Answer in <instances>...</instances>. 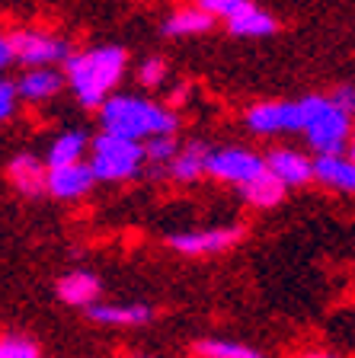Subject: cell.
<instances>
[{
  "mask_svg": "<svg viewBox=\"0 0 355 358\" xmlns=\"http://www.w3.org/2000/svg\"><path fill=\"white\" fill-rule=\"evenodd\" d=\"M125 48L118 45H99L77 55L71 52L64 61V83L83 109H99L125 74Z\"/></svg>",
  "mask_w": 355,
  "mask_h": 358,
  "instance_id": "cell-1",
  "label": "cell"
},
{
  "mask_svg": "<svg viewBox=\"0 0 355 358\" xmlns=\"http://www.w3.org/2000/svg\"><path fill=\"white\" fill-rule=\"evenodd\" d=\"M99 128L134 141H148L154 134L176 131L179 115L173 112V106H160L144 96H109L99 106Z\"/></svg>",
  "mask_w": 355,
  "mask_h": 358,
  "instance_id": "cell-2",
  "label": "cell"
},
{
  "mask_svg": "<svg viewBox=\"0 0 355 358\" xmlns=\"http://www.w3.org/2000/svg\"><path fill=\"white\" fill-rule=\"evenodd\" d=\"M352 115L333 103L330 96H311L301 99V134L307 138L311 150L317 154H342L352 138Z\"/></svg>",
  "mask_w": 355,
  "mask_h": 358,
  "instance_id": "cell-3",
  "label": "cell"
},
{
  "mask_svg": "<svg viewBox=\"0 0 355 358\" xmlns=\"http://www.w3.org/2000/svg\"><path fill=\"white\" fill-rule=\"evenodd\" d=\"M90 166L97 173V182H128V179L141 176V170L148 166L144 160V141L134 138H122V134H97L90 141Z\"/></svg>",
  "mask_w": 355,
  "mask_h": 358,
  "instance_id": "cell-4",
  "label": "cell"
},
{
  "mask_svg": "<svg viewBox=\"0 0 355 358\" xmlns=\"http://www.w3.org/2000/svg\"><path fill=\"white\" fill-rule=\"evenodd\" d=\"M266 170V157L256 154L250 148H221V150H208L205 173L218 182L228 186H244L253 176Z\"/></svg>",
  "mask_w": 355,
  "mask_h": 358,
  "instance_id": "cell-5",
  "label": "cell"
},
{
  "mask_svg": "<svg viewBox=\"0 0 355 358\" xmlns=\"http://www.w3.org/2000/svg\"><path fill=\"white\" fill-rule=\"evenodd\" d=\"M13 45V61L26 67L36 64H64L71 58V42L52 32H39V29H20L10 36Z\"/></svg>",
  "mask_w": 355,
  "mask_h": 358,
  "instance_id": "cell-6",
  "label": "cell"
},
{
  "mask_svg": "<svg viewBox=\"0 0 355 358\" xmlns=\"http://www.w3.org/2000/svg\"><path fill=\"white\" fill-rule=\"evenodd\" d=\"M246 128L253 134L272 138V134L301 131V99H272L246 109Z\"/></svg>",
  "mask_w": 355,
  "mask_h": 358,
  "instance_id": "cell-7",
  "label": "cell"
},
{
  "mask_svg": "<svg viewBox=\"0 0 355 358\" xmlns=\"http://www.w3.org/2000/svg\"><path fill=\"white\" fill-rule=\"evenodd\" d=\"M244 227H205V231L173 234L170 246L183 256H215L244 240Z\"/></svg>",
  "mask_w": 355,
  "mask_h": 358,
  "instance_id": "cell-8",
  "label": "cell"
},
{
  "mask_svg": "<svg viewBox=\"0 0 355 358\" xmlns=\"http://www.w3.org/2000/svg\"><path fill=\"white\" fill-rule=\"evenodd\" d=\"M97 186V173L90 166V160H77V164L64 166H48V179H45V192H52L55 199H81Z\"/></svg>",
  "mask_w": 355,
  "mask_h": 358,
  "instance_id": "cell-9",
  "label": "cell"
},
{
  "mask_svg": "<svg viewBox=\"0 0 355 358\" xmlns=\"http://www.w3.org/2000/svg\"><path fill=\"white\" fill-rule=\"evenodd\" d=\"M266 166L285 189L307 186L314 179V160L295 148H272L266 154Z\"/></svg>",
  "mask_w": 355,
  "mask_h": 358,
  "instance_id": "cell-10",
  "label": "cell"
},
{
  "mask_svg": "<svg viewBox=\"0 0 355 358\" xmlns=\"http://www.w3.org/2000/svg\"><path fill=\"white\" fill-rule=\"evenodd\" d=\"M314 179L330 192H355V160L342 154H317L314 157Z\"/></svg>",
  "mask_w": 355,
  "mask_h": 358,
  "instance_id": "cell-11",
  "label": "cell"
},
{
  "mask_svg": "<svg viewBox=\"0 0 355 358\" xmlns=\"http://www.w3.org/2000/svg\"><path fill=\"white\" fill-rule=\"evenodd\" d=\"M61 87H64V74L55 64H36L16 80V93L22 99H29V103H42V99L58 96Z\"/></svg>",
  "mask_w": 355,
  "mask_h": 358,
  "instance_id": "cell-12",
  "label": "cell"
},
{
  "mask_svg": "<svg viewBox=\"0 0 355 358\" xmlns=\"http://www.w3.org/2000/svg\"><path fill=\"white\" fill-rule=\"evenodd\" d=\"M224 26H228V32L230 36H237V38H266V36H272V32L279 29L275 16L266 13L263 7H256V3L244 7L240 13L230 16V20H224Z\"/></svg>",
  "mask_w": 355,
  "mask_h": 358,
  "instance_id": "cell-13",
  "label": "cell"
},
{
  "mask_svg": "<svg viewBox=\"0 0 355 358\" xmlns=\"http://www.w3.org/2000/svg\"><path fill=\"white\" fill-rule=\"evenodd\" d=\"M208 150L202 141H189V144H179L176 157L167 164V176L176 179V182H195V179L205 176V160H208Z\"/></svg>",
  "mask_w": 355,
  "mask_h": 358,
  "instance_id": "cell-14",
  "label": "cell"
},
{
  "mask_svg": "<svg viewBox=\"0 0 355 358\" xmlns=\"http://www.w3.org/2000/svg\"><path fill=\"white\" fill-rule=\"evenodd\" d=\"M87 313L106 327H144L154 317L148 304H97V301L87 307Z\"/></svg>",
  "mask_w": 355,
  "mask_h": 358,
  "instance_id": "cell-15",
  "label": "cell"
},
{
  "mask_svg": "<svg viewBox=\"0 0 355 358\" xmlns=\"http://www.w3.org/2000/svg\"><path fill=\"white\" fill-rule=\"evenodd\" d=\"M99 291H103L99 278L93 272H83V268H77L58 282V298L71 307H90L99 298Z\"/></svg>",
  "mask_w": 355,
  "mask_h": 358,
  "instance_id": "cell-16",
  "label": "cell"
},
{
  "mask_svg": "<svg viewBox=\"0 0 355 358\" xmlns=\"http://www.w3.org/2000/svg\"><path fill=\"white\" fill-rule=\"evenodd\" d=\"M10 179H13V186L20 189V192L42 195L45 179H48V164L32 154H20V157H13V164H10Z\"/></svg>",
  "mask_w": 355,
  "mask_h": 358,
  "instance_id": "cell-17",
  "label": "cell"
},
{
  "mask_svg": "<svg viewBox=\"0 0 355 358\" xmlns=\"http://www.w3.org/2000/svg\"><path fill=\"white\" fill-rule=\"evenodd\" d=\"M237 189H240L244 201L253 205V208H275V205L285 199V186L269 173V166L259 173V176H253L250 182H244V186H237Z\"/></svg>",
  "mask_w": 355,
  "mask_h": 358,
  "instance_id": "cell-18",
  "label": "cell"
},
{
  "mask_svg": "<svg viewBox=\"0 0 355 358\" xmlns=\"http://www.w3.org/2000/svg\"><path fill=\"white\" fill-rule=\"evenodd\" d=\"M215 26V16L205 13L202 7H186V10H176L170 20L163 22V36L170 38H186V36H202Z\"/></svg>",
  "mask_w": 355,
  "mask_h": 358,
  "instance_id": "cell-19",
  "label": "cell"
},
{
  "mask_svg": "<svg viewBox=\"0 0 355 358\" xmlns=\"http://www.w3.org/2000/svg\"><path fill=\"white\" fill-rule=\"evenodd\" d=\"M90 150V138L83 131H61L48 148L45 164L48 166H64V164H77L83 160V154Z\"/></svg>",
  "mask_w": 355,
  "mask_h": 358,
  "instance_id": "cell-20",
  "label": "cell"
},
{
  "mask_svg": "<svg viewBox=\"0 0 355 358\" xmlns=\"http://www.w3.org/2000/svg\"><path fill=\"white\" fill-rule=\"evenodd\" d=\"M195 355L199 358H266L259 349L234 343V339H202V343H195Z\"/></svg>",
  "mask_w": 355,
  "mask_h": 358,
  "instance_id": "cell-21",
  "label": "cell"
},
{
  "mask_svg": "<svg viewBox=\"0 0 355 358\" xmlns=\"http://www.w3.org/2000/svg\"><path fill=\"white\" fill-rule=\"evenodd\" d=\"M176 150L179 141L173 134H154V138L144 141V160H148V166L154 173H167V164L176 157Z\"/></svg>",
  "mask_w": 355,
  "mask_h": 358,
  "instance_id": "cell-22",
  "label": "cell"
},
{
  "mask_svg": "<svg viewBox=\"0 0 355 358\" xmlns=\"http://www.w3.org/2000/svg\"><path fill=\"white\" fill-rule=\"evenodd\" d=\"M253 0H195V7H202L205 13H211L215 20H230L234 13H240L244 7H250Z\"/></svg>",
  "mask_w": 355,
  "mask_h": 358,
  "instance_id": "cell-23",
  "label": "cell"
},
{
  "mask_svg": "<svg viewBox=\"0 0 355 358\" xmlns=\"http://www.w3.org/2000/svg\"><path fill=\"white\" fill-rule=\"evenodd\" d=\"M0 358H39V345L22 336H7L0 339Z\"/></svg>",
  "mask_w": 355,
  "mask_h": 358,
  "instance_id": "cell-24",
  "label": "cell"
},
{
  "mask_svg": "<svg viewBox=\"0 0 355 358\" xmlns=\"http://www.w3.org/2000/svg\"><path fill=\"white\" fill-rule=\"evenodd\" d=\"M167 77V61L163 58H148L138 67V83L141 87H160Z\"/></svg>",
  "mask_w": 355,
  "mask_h": 358,
  "instance_id": "cell-25",
  "label": "cell"
},
{
  "mask_svg": "<svg viewBox=\"0 0 355 358\" xmlns=\"http://www.w3.org/2000/svg\"><path fill=\"white\" fill-rule=\"evenodd\" d=\"M16 99H20L16 83H10V80H4V77H0V122H7L10 115H13Z\"/></svg>",
  "mask_w": 355,
  "mask_h": 358,
  "instance_id": "cell-26",
  "label": "cell"
},
{
  "mask_svg": "<svg viewBox=\"0 0 355 358\" xmlns=\"http://www.w3.org/2000/svg\"><path fill=\"white\" fill-rule=\"evenodd\" d=\"M330 99H333V103L340 106V109H346L349 115L355 119V87H352V83H342V87H336V90H333V96H330Z\"/></svg>",
  "mask_w": 355,
  "mask_h": 358,
  "instance_id": "cell-27",
  "label": "cell"
},
{
  "mask_svg": "<svg viewBox=\"0 0 355 358\" xmlns=\"http://www.w3.org/2000/svg\"><path fill=\"white\" fill-rule=\"evenodd\" d=\"M10 61H13V45H10V36L0 32V71H4Z\"/></svg>",
  "mask_w": 355,
  "mask_h": 358,
  "instance_id": "cell-28",
  "label": "cell"
},
{
  "mask_svg": "<svg viewBox=\"0 0 355 358\" xmlns=\"http://www.w3.org/2000/svg\"><path fill=\"white\" fill-rule=\"evenodd\" d=\"M301 358H336V355H330V352H307V355H301Z\"/></svg>",
  "mask_w": 355,
  "mask_h": 358,
  "instance_id": "cell-29",
  "label": "cell"
},
{
  "mask_svg": "<svg viewBox=\"0 0 355 358\" xmlns=\"http://www.w3.org/2000/svg\"><path fill=\"white\" fill-rule=\"evenodd\" d=\"M346 154L355 160V128H352V138H349V148H346Z\"/></svg>",
  "mask_w": 355,
  "mask_h": 358,
  "instance_id": "cell-30",
  "label": "cell"
},
{
  "mask_svg": "<svg viewBox=\"0 0 355 358\" xmlns=\"http://www.w3.org/2000/svg\"><path fill=\"white\" fill-rule=\"evenodd\" d=\"M138 358H144V355H138Z\"/></svg>",
  "mask_w": 355,
  "mask_h": 358,
  "instance_id": "cell-31",
  "label": "cell"
}]
</instances>
